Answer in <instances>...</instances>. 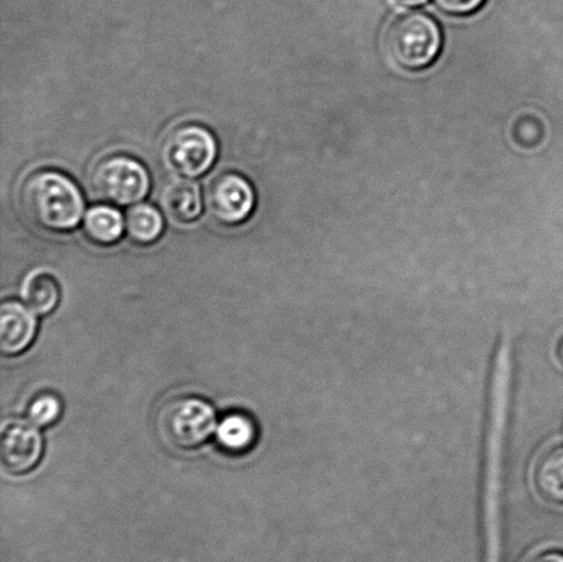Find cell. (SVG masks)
Instances as JSON below:
<instances>
[{
    "instance_id": "cell-1",
    "label": "cell",
    "mask_w": 563,
    "mask_h": 562,
    "mask_svg": "<svg viewBox=\"0 0 563 562\" xmlns=\"http://www.w3.org/2000/svg\"><path fill=\"white\" fill-rule=\"evenodd\" d=\"M25 217L43 229L66 231L80 223L85 198L74 180L57 170H42L21 191Z\"/></svg>"
},
{
    "instance_id": "cell-2",
    "label": "cell",
    "mask_w": 563,
    "mask_h": 562,
    "mask_svg": "<svg viewBox=\"0 0 563 562\" xmlns=\"http://www.w3.org/2000/svg\"><path fill=\"white\" fill-rule=\"evenodd\" d=\"M386 52L397 66L422 70L438 59L443 48V33L432 16L407 13L397 16L386 31Z\"/></svg>"
},
{
    "instance_id": "cell-3",
    "label": "cell",
    "mask_w": 563,
    "mask_h": 562,
    "mask_svg": "<svg viewBox=\"0 0 563 562\" xmlns=\"http://www.w3.org/2000/svg\"><path fill=\"white\" fill-rule=\"evenodd\" d=\"M217 428V412L208 401L181 396L168 401L159 411L158 429L167 443L179 449H196Z\"/></svg>"
},
{
    "instance_id": "cell-4",
    "label": "cell",
    "mask_w": 563,
    "mask_h": 562,
    "mask_svg": "<svg viewBox=\"0 0 563 562\" xmlns=\"http://www.w3.org/2000/svg\"><path fill=\"white\" fill-rule=\"evenodd\" d=\"M218 151V141L211 131L202 125L187 124L170 132L165 140L163 159L174 174L198 178L212 168Z\"/></svg>"
},
{
    "instance_id": "cell-5",
    "label": "cell",
    "mask_w": 563,
    "mask_h": 562,
    "mask_svg": "<svg viewBox=\"0 0 563 562\" xmlns=\"http://www.w3.org/2000/svg\"><path fill=\"white\" fill-rule=\"evenodd\" d=\"M93 192L103 200L131 206L140 202L151 190V175L145 165L129 156L104 158L92 170Z\"/></svg>"
},
{
    "instance_id": "cell-6",
    "label": "cell",
    "mask_w": 563,
    "mask_h": 562,
    "mask_svg": "<svg viewBox=\"0 0 563 562\" xmlns=\"http://www.w3.org/2000/svg\"><path fill=\"white\" fill-rule=\"evenodd\" d=\"M207 203L209 212L220 223L240 224L251 217L255 208V190L244 176L220 175L209 186Z\"/></svg>"
},
{
    "instance_id": "cell-7",
    "label": "cell",
    "mask_w": 563,
    "mask_h": 562,
    "mask_svg": "<svg viewBox=\"0 0 563 562\" xmlns=\"http://www.w3.org/2000/svg\"><path fill=\"white\" fill-rule=\"evenodd\" d=\"M43 455V439L32 422L5 421L0 432V461L11 475L35 470Z\"/></svg>"
},
{
    "instance_id": "cell-8",
    "label": "cell",
    "mask_w": 563,
    "mask_h": 562,
    "mask_svg": "<svg viewBox=\"0 0 563 562\" xmlns=\"http://www.w3.org/2000/svg\"><path fill=\"white\" fill-rule=\"evenodd\" d=\"M37 319L30 307L4 301L0 307V350L5 355L24 352L35 340Z\"/></svg>"
},
{
    "instance_id": "cell-9",
    "label": "cell",
    "mask_w": 563,
    "mask_h": 562,
    "mask_svg": "<svg viewBox=\"0 0 563 562\" xmlns=\"http://www.w3.org/2000/svg\"><path fill=\"white\" fill-rule=\"evenodd\" d=\"M532 482L540 498L563 505V445L539 456L533 466Z\"/></svg>"
},
{
    "instance_id": "cell-10",
    "label": "cell",
    "mask_w": 563,
    "mask_h": 562,
    "mask_svg": "<svg viewBox=\"0 0 563 562\" xmlns=\"http://www.w3.org/2000/svg\"><path fill=\"white\" fill-rule=\"evenodd\" d=\"M162 202L170 218L192 222L202 211L201 192L195 181L176 179L164 187Z\"/></svg>"
},
{
    "instance_id": "cell-11",
    "label": "cell",
    "mask_w": 563,
    "mask_h": 562,
    "mask_svg": "<svg viewBox=\"0 0 563 562\" xmlns=\"http://www.w3.org/2000/svg\"><path fill=\"white\" fill-rule=\"evenodd\" d=\"M218 442L231 453H245L255 445L257 429L252 418L234 412L224 417L217 431Z\"/></svg>"
},
{
    "instance_id": "cell-12",
    "label": "cell",
    "mask_w": 563,
    "mask_h": 562,
    "mask_svg": "<svg viewBox=\"0 0 563 562\" xmlns=\"http://www.w3.org/2000/svg\"><path fill=\"white\" fill-rule=\"evenodd\" d=\"M22 296L33 312L47 316L58 306L60 290L57 279L43 272L32 273L25 279Z\"/></svg>"
},
{
    "instance_id": "cell-13",
    "label": "cell",
    "mask_w": 563,
    "mask_h": 562,
    "mask_svg": "<svg viewBox=\"0 0 563 562\" xmlns=\"http://www.w3.org/2000/svg\"><path fill=\"white\" fill-rule=\"evenodd\" d=\"M85 230L92 241L110 245L123 235L124 220L118 209L104 206L93 207L86 214Z\"/></svg>"
},
{
    "instance_id": "cell-14",
    "label": "cell",
    "mask_w": 563,
    "mask_h": 562,
    "mask_svg": "<svg viewBox=\"0 0 563 562\" xmlns=\"http://www.w3.org/2000/svg\"><path fill=\"white\" fill-rule=\"evenodd\" d=\"M126 231L140 244H151L163 234L164 219L158 209L142 203L130 209L125 219Z\"/></svg>"
},
{
    "instance_id": "cell-15",
    "label": "cell",
    "mask_w": 563,
    "mask_h": 562,
    "mask_svg": "<svg viewBox=\"0 0 563 562\" xmlns=\"http://www.w3.org/2000/svg\"><path fill=\"white\" fill-rule=\"evenodd\" d=\"M63 415V401L54 394H42L31 401L27 420L37 428H46Z\"/></svg>"
},
{
    "instance_id": "cell-16",
    "label": "cell",
    "mask_w": 563,
    "mask_h": 562,
    "mask_svg": "<svg viewBox=\"0 0 563 562\" xmlns=\"http://www.w3.org/2000/svg\"><path fill=\"white\" fill-rule=\"evenodd\" d=\"M516 121L517 123L515 124V130H512V135H515L517 145L523 147L537 146L538 142L542 140V135L534 134V132L531 131L543 132L540 121L537 118H532V115H523V118Z\"/></svg>"
},
{
    "instance_id": "cell-17",
    "label": "cell",
    "mask_w": 563,
    "mask_h": 562,
    "mask_svg": "<svg viewBox=\"0 0 563 562\" xmlns=\"http://www.w3.org/2000/svg\"><path fill=\"white\" fill-rule=\"evenodd\" d=\"M446 14L468 15L483 8L485 0H434Z\"/></svg>"
},
{
    "instance_id": "cell-18",
    "label": "cell",
    "mask_w": 563,
    "mask_h": 562,
    "mask_svg": "<svg viewBox=\"0 0 563 562\" xmlns=\"http://www.w3.org/2000/svg\"><path fill=\"white\" fill-rule=\"evenodd\" d=\"M529 562H563V553L560 552H544L538 555Z\"/></svg>"
},
{
    "instance_id": "cell-19",
    "label": "cell",
    "mask_w": 563,
    "mask_h": 562,
    "mask_svg": "<svg viewBox=\"0 0 563 562\" xmlns=\"http://www.w3.org/2000/svg\"><path fill=\"white\" fill-rule=\"evenodd\" d=\"M427 0H388V3L397 9L417 8L419 4H423Z\"/></svg>"
},
{
    "instance_id": "cell-20",
    "label": "cell",
    "mask_w": 563,
    "mask_h": 562,
    "mask_svg": "<svg viewBox=\"0 0 563 562\" xmlns=\"http://www.w3.org/2000/svg\"><path fill=\"white\" fill-rule=\"evenodd\" d=\"M559 355H560L561 362L563 363V340H562V343L560 344Z\"/></svg>"
}]
</instances>
